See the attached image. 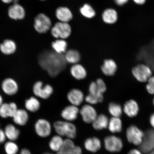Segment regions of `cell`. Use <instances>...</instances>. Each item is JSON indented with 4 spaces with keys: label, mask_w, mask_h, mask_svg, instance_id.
<instances>
[{
    "label": "cell",
    "mask_w": 154,
    "mask_h": 154,
    "mask_svg": "<svg viewBox=\"0 0 154 154\" xmlns=\"http://www.w3.org/2000/svg\"><path fill=\"white\" fill-rule=\"evenodd\" d=\"M38 60L40 66L52 77L57 75L66 65L65 55L55 51L44 52L40 54Z\"/></svg>",
    "instance_id": "obj_1"
},
{
    "label": "cell",
    "mask_w": 154,
    "mask_h": 154,
    "mask_svg": "<svg viewBox=\"0 0 154 154\" xmlns=\"http://www.w3.org/2000/svg\"><path fill=\"white\" fill-rule=\"evenodd\" d=\"M53 126L56 132L61 137L66 136L67 138L74 139L77 134L75 125L67 121H57L54 123Z\"/></svg>",
    "instance_id": "obj_2"
},
{
    "label": "cell",
    "mask_w": 154,
    "mask_h": 154,
    "mask_svg": "<svg viewBox=\"0 0 154 154\" xmlns=\"http://www.w3.org/2000/svg\"><path fill=\"white\" fill-rule=\"evenodd\" d=\"M133 75L136 79L140 82H147L152 75L151 68L148 65L140 63L136 65L132 69Z\"/></svg>",
    "instance_id": "obj_3"
},
{
    "label": "cell",
    "mask_w": 154,
    "mask_h": 154,
    "mask_svg": "<svg viewBox=\"0 0 154 154\" xmlns=\"http://www.w3.org/2000/svg\"><path fill=\"white\" fill-rule=\"evenodd\" d=\"M127 140L130 143L139 146L141 144L144 136V133L134 125H131L126 131Z\"/></svg>",
    "instance_id": "obj_4"
},
{
    "label": "cell",
    "mask_w": 154,
    "mask_h": 154,
    "mask_svg": "<svg viewBox=\"0 0 154 154\" xmlns=\"http://www.w3.org/2000/svg\"><path fill=\"white\" fill-rule=\"evenodd\" d=\"M104 144L105 149L112 153L120 152L123 147L122 140L114 135L106 137L104 140Z\"/></svg>",
    "instance_id": "obj_5"
},
{
    "label": "cell",
    "mask_w": 154,
    "mask_h": 154,
    "mask_svg": "<svg viewBox=\"0 0 154 154\" xmlns=\"http://www.w3.org/2000/svg\"><path fill=\"white\" fill-rule=\"evenodd\" d=\"M140 150L142 153L147 154L154 148V129H150L144 133V136Z\"/></svg>",
    "instance_id": "obj_6"
},
{
    "label": "cell",
    "mask_w": 154,
    "mask_h": 154,
    "mask_svg": "<svg viewBox=\"0 0 154 154\" xmlns=\"http://www.w3.org/2000/svg\"><path fill=\"white\" fill-rule=\"evenodd\" d=\"M51 32L54 37L65 39L70 35L71 28L67 23L60 22L55 24L52 28Z\"/></svg>",
    "instance_id": "obj_7"
},
{
    "label": "cell",
    "mask_w": 154,
    "mask_h": 154,
    "mask_svg": "<svg viewBox=\"0 0 154 154\" xmlns=\"http://www.w3.org/2000/svg\"><path fill=\"white\" fill-rule=\"evenodd\" d=\"M51 26V19L45 14H38L35 19V29L40 33H45L50 29Z\"/></svg>",
    "instance_id": "obj_8"
},
{
    "label": "cell",
    "mask_w": 154,
    "mask_h": 154,
    "mask_svg": "<svg viewBox=\"0 0 154 154\" xmlns=\"http://www.w3.org/2000/svg\"><path fill=\"white\" fill-rule=\"evenodd\" d=\"M35 130L36 134L40 137H47L51 134V125L47 120L39 119L35 124Z\"/></svg>",
    "instance_id": "obj_9"
},
{
    "label": "cell",
    "mask_w": 154,
    "mask_h": 154,
    "mask_svg": "<svg viewBox=\"0 0 154 154\" xmlns=\"http://www.w3.org/2000/svg\"><path fill=\"white\" fill-rule=\"evenodd\" d=\"M32 90L35 95L44 99L49 98L53 91L51 86L48 84L44 86L43 82L40 81L36 82L34 84Z\"/></svg>",
    "instance_id": "obj_10"
},
{
    "label": "cell",
    "mask_w": 154,
    "mask_h": 154,
    "mask_svg": "<svg viewBox=\"0 0 154 154\" xmlns=\"http://www.w3.org/2000/svg\"><path fill=\"white\" fill-rule=\"evenodd\" d=\"M89 94L86 96L87 102L91 104L101 103L103 100V94L98 90L96 82H92L89 86Z\"/></svg>",
    "instance_id": "obj_11"
},
{
    "label": "cell",
    "mask_w": 154,
    "mask_h": 154,
    "mask_svg": "<svg viewBox=\"0 0 154 154\" xmlns=\"http://www.w3.org/2000/svg\"><path fill=\"white\" fill-rule=\"evenodd\" d=\"M83 120L87 124H92L97 116L95 109L91 106L85 105L80 110Z\"/></svg>",
    "instance_id": "obj_12"
},
{
    "label": "cell",
    "mask_w": 154,
    "mask_h": 154,
    "mask_svg": "<svg viewBox=\"0 0 154 154\" xmlns=\"http://www.w3.org/2000/svg\"><path fill=\"white\" fill-rule=\"evenodd\" d=\"M2 88L6 94L12 96L18 92L19 88L18 84L14 80L8 78L5 79L2 82Z\"/></svg>",
    "instance_id": "obj_13"
},
{
    "label": "cell",
    "mask_w": 154,
    "mask_h": 154,
    "mask_svg": "<svg viewBox=\"0 0 154 154\" xmlns=\"http://www.w3.org/2000/svg\"><path fill=\"white\" fill-rule=\"evenodd\" d=\"M123 111L128 117L132 118L135 117L139 112V105L134 100H128L125 103Z\"/></svg>",
    "instance_id": "obj_14"
},
{
    "label": "cell",
    "mask_w": 154,
    "mask_h": 154,
    "mask_svg": "<svg viewBox=\"0 0 154 154\" xmlns=\"http://www.w3.org/2000/svg\"><path fill=\"white\" fill-rule=\"evenodd\" d=\"M18 109L15 103H3L0 106V116L4 119L12 117Z\"/></svg>",
    "instance_id": "obj_15"
},
{
    "label": "cell",
    "mask_w": 154,
    "mask_h": 154,
    "mask_svg": "<svg viewBox=\"0 0 154 154\" xmlns=\"http://www.w3.org/2000/svg\"><path fill=\"white\" fill-rule=\"evenodd\" d=\"M79 112V109L76 106L70 105L67 106L63 109L61 116L65 121L71 122L76 120Z\"/></svg>",
    "instance_id": "obj_16"
},
{
    "label": "cell",
    "mask_w": 154,
    "mask_h": 154,
    "mask_svg": "<svg viewBox=\"0 0 154 154\" xmlns=\"http://www.w3.org/2000/svg\"><path fill=\"white\" fill-rule=\"evenodd\" d=\"M101 140L97 137H94L86 139L84 142V146L88 151L95 153L99 151L101 147Z\"/></svg>",
    "instance_id": "obj_17"
},
{
    "label": "cell",
    "mask_w": 154,
    "mask_h": 154,
    "mask_svg": "<svg viewBox=\"0 0 154 154\" xmlns=\"http://www.w3.org/2000/svg\"><path fill=\"white\" fill-rule=\"evenodd\" d=\"M67 98L72 105L77 106L82 103L84 95L80 90L73 89L69 92L67 94Z\"/></svg>",
    "instance_id": "obj_18"
},
{
    "label": "cell",
    "mask_w": 154,
    "mask_h": 154,
    "mask_svg": "<svg viewBox=\"0 0 154 154\" xmlns=\"http://www.w3.org/2000/svg\"><path fill=\"white\" fill-rule=\"evenodd\" d=\"M117 65L112 59H106L104 61L101 67V70L103 74L107 76H112L116 72Z\"/></svg>",
    "instance_id": "obj_19"
},
{
    "label": "cell",
    "mask_w": 154,
    "mask_h": 154,
    "mask_svg": "<svg viewBox=\"0 0 154 154\" xmlns=\"http://www.w3.org/2000/svg\"><path fill=\"white\" fill-rule=\"evenodd\" d=\"M12 118L15 124L19 126H24L27 123L29 116L26 110L18 109Z\"/></svg>",
    "instance_id": "obj_20"
},
{
    "label": "cell",
    "mask_w": 154,
    "mask_h": 154,
    "mask_svg": "<svg viewBox=\"0 0 154 154\" xmlns=\"http://www.w3.org/2000/svg\"><path fill=\"white\" fill-rule=\"evenodd\" d=\"M8 14L11 18L15 20L22 19L24 18L25 12L22 7L17 4H15L9 8Z\"/></svg>",
    "instance_id": "obj_21"
},
{
    "label": "cell",
    "mask_w": 154,
    "mask_h": 154,
    "mask_svg": "<svg viewBox=\"0 0 154 154\" xmlns=\"http://www.w3.org/2000/svg\"><path fill=\"white\" fill-rule=\"evenodd\" d=\"M109 120L107 117L104 114L97 115L92 123V127L96 130H103L108 128Z\"/></svg>",
    "instance_id": "obj_22"
},
{
    "label": "cell",
    "mask_w": 154,
    "mask_h": 154,
    "mask_svg": "<svg viewBox=\"0 0 154 154\" xmlns=\"http://www.w3.org/2000/svg\"><path fill=\"white\" fill-rule=\"evenodd\" d=\"M118 18V13L114 9H106L103 13V20L106 23L110 24H115L117 22Z\"/></svg>",
    "instance_id": "obj_23"
},
{
    "label": "cell",
    "mask_w": 154,
    "mask_h": 154,
    "mask_svg": "<svg viewBox=\"0 0 154 154\" xmlns=\"http://www.w3.org/2000/svg\"><path fill=\"white\" fill-rule=\"evenodd\" d=\"M16 49V44L12 40H5L0 44V51L5 55L12 54L15 52Z\"/></svg>",
    "instance_id": "obj_24"
},
{
    "label": "cell",
    "mask_w": 154,
    "mask_h": 154,
    "mask_svg": "<svg viewBox=\"0 0 154 154\" xmlns=\"http://www.w3.org/2000/svg\"><path fill=\"white\" fill-rule=\"evenodd\" d=\"M57 18L61 22L67 23L72 18V12L66 7H61L58 8L56 11Z\"/></svg>",
    "instance_id": "obj_25"
},
{
    "label": "cell",
    "mask_w": 154,
    "mask_h": 154,
    "mask_svg": "<svg viewBox=\"0 0 154 154\" xmlns=\"http://www.w3.org/2000/svg\"><path fill=\"white\" fill-rule=\"evenodd\" d=\"M4 131L7 138L10 141H15L18 139L20 135V131L12 124L7 125Z\"/></svg>",
    "instance_id": "obj_26"
},
{
    "label": "cell",
    "mask_w": 154,
    "mask_h": 154,
    "mask_svg": "<svg viewBox=\"0 0 154 154\" xmlns=\"http://www.w3.org/2000/svg\"><path fill=\"white\" fill-rule=\"evenodd\" d=\"M122 122L120 117H112L109 120L108 128L112 133L120 132L122 130Z\"/></svg>",
    "instance_id": "obj_27"
},
{
    "label": "cell",
    "mask_w": 154,
    "mask_h": 154,
    "mask_svg": "<svg viewBox=\"0 0 154 154\" xmlns=\"http://www.w3.org/2000/svg\"><path fill=\"white\" fill-rule=\"evenodd\" d=\"M70 72L72 76L76 79H83L86 76L85 69L80 64H76L73 65L71 69Z\"/></svg>",
    "instance_id": "obj_28"
},
{
    "label": "cell",
    "mask_w": 154,
    "mask_h": 154,
    "mask_svg": "<svg viewBox=\"0 0 154 154\" xmlns=\"http://www.w3.org/2000/svg\"><path fill=\"white\" fill-rule=\"evenodd\" d=\"M62 137L57 135L51 138L49 142V147L52 151L57 152L61 149L64 141Z\"/></svg>",
    "instance_id": "obj_29"
},
{
    "label": "cell",
    "mask_w": 154,
    "mask_h": 154,
    "mask_svg": "<svg viewBox=\"0 0 154 154\" xmlns=\"http://www.w3.org/2000/svg\"><path fill=\"white\" fill-rule=\"evenodd\" d=\"M40 103L36 98L30 97L26 100L25 103V106L28 111L32 112L37 111L40 108Z\"/></svg>",
    "instance_id": "obj_30"
},
{
    "label": "cell",
    "mask_w": 154,
    "mask_h": 154,
    "mask_svg": "<svg viewBox=\"0 0 154 154\" xmlns=\"http://www.w3.org/2000/svg\"><path fill=\"white\" fill-rule=\"evenodd\" d=\"M65 59L67 62L76 64L80 60V55L78 51L70 50L66 52L65 55Z\"/></svg>",
    "instance_id": "obj_31"
},
{
    "label": "cell",
    "mask_w": 154,
    "mask_h": 154,
    "mask_svg": "<svg viewBox=\"0 0 154 154\" xmlns=\"http://www.w3.org/2000/svg\"><path fill=\"white\" fill-rule=\"evenodd\" d=\"M67 47V44L66 42L63 39L57 40L52 43V47L55 51L59 54L65 53Z\"/></svg>",
    "instance_id": "obj_32"
},
{
    "label": "cell",
    "mask_w": 154,
    "mask_h": 154,
    "mask_svg": "<svg viewBox=\"0 0 154 154\" xmlns=\"http://www.w3.org/2000/svg\"><path fill=\"white\" fill-rule=\"evenodd\" d=\"M109 111L112 117H120L122 115L123 109L119 104L111 103L109 106Z\"/></svg>",
    "instance_id": "obj_33"
},
{
    "label": "cell",
    "mask_w": 154,
    "mask_h": 154,
    "mask_svg": "<svg viewBox=\"0 0 154 154\" xmlns=\"http://www.w3.org/2000/svg\"><path fill=\"white\" fill-rule=\"evenodd\" d=\"M4 148L7 154H17L19 149L18 145L14 141L10 140L6 142Z\"/></svg>",
    "instance_id": "obj_34"
},
{
    "label": "cell",
    "mask_w": 154,
    "mask_h": 154,
    "mask_svg": "<svg viewBox=\"0 0 154 154\" xmlns=\"http://www.w3.org/2000/svg\"><path fill=\"white\" fill-rule=\"evenodd\" d=\"M75 146L72 139L67 138L64 140L62 148L60 150L66 152L69 154H72L73 150Z\"/></svg>",
    "instance_id": "obj_35"
},
{
    "label": "cell",
    "mask_w": 154,
    "mask_h": 154,
    "mask_svg": "<svg viewBox=\"0 0 154 154\" xmlns=\"http://www.w3.org/2000/svg\"><path fill=\"white\" fill-rule=\"evenodd\" d=\"M80 11L83 16L88 18H93L95 15V11L89 5H85L80 8Z\"/></svg>",
    "instance_id": "obj_36"
},
{
    "label": "cell",
    "mask_w": 154,
    "mask_h": 154,
    "mask_svg": "<svg viewBox=\"0 0 154 154\" xmlns=\"http://www.w3.org/2000/svg\"><path fill=\"white\" fill-rule=\"evenodd\" d=\"M147 82L146 87V90L150 95H154V76L150 77Z\"/></svg>",
    "instance_id": "obj_37"
},
{
    "label": "cell",
    "mask_w": 154,
    "mask_h": 154,
    "mask_svg": "<svg viewBox=\"0 0 154 154\" xmlns=\"http://www.w3.org/2000/svg\"><path fill=\"white\" fill-rule=\"evenodd\" d=\"M96 83L98 90L101 93L103 94L106 90V87L104 82L101 79H99L97 80Z\"/></svg>",
    "instance_id": "obj_38"
},
{
    "label": "cell",
    "mask_w": 154,
    "mask_h": 154,
    "mask_svg": "<svg viewBox=\"0 0 154 154\" xmlns=\"http://www.w3.org/2000/svg\"><path fill=\"white\" fill-rule=\"evenodd\" d=\"M6 138L4 130L0 129V144L4 143Z\"/></svg>",
    "instance_id": "obj_39"
},
{
    "label": "cell",
    "mask_w": 154,
    "mask_h": 154,
    "mask_svg": "<svg viewBox=\"0 0 154 154\" xmlns=\"http://www.w3.org/2000/svg\"><path fill=\"white\" fill-rule=\"evenodd\" d=\"M130 0H114V2L119 6H122L128 3Z\"/></svg>",
    "instance_id": "obj_40"
},
{
    "label": "cell",
    "mask_w": 154,
    "mask_h": 154,
    "mask_svg": "<svg viewBox=\"0 0 154 154\" xmlns=\"http://www.w3.org/2000/svg\"><path fill=\"white\" fill-rule=\"evenodd\" d=\"M72 154H82V150L79 146H75Z\"/></svg>",
    "instance_id": "obj_41"
},
{
    "label": "cell",
    "mask_w": 154,
    "mask_h": 154,
    "mask_svg": "<svg viewBox=\"0 0 154 154\" xmlns=\"http://www.w3.org/2000/svg\"><path fill=\"white\" fill-rule=\"evenodd\" d=\"M128 154H142V152L140 149H134L130 150Z\"/></svg>",
    "instance_id": "obj_42"
},
{
    "label": "cell",
    "mask_w": 154,
    "mask_h": 154,
    "mask_svg": "<svg viewBox=\"0 0 154 154\" xmlns=\"http://www.w3.org/2000/svg\"><path fill=\"white\" fill-rule=\"evenodd\" d=\"M134 2L138 5H143L146 3L147 0H132Z\"/></svg>",
    "instance_id": "obj_43"
},
{
    "label": "cell",
    "mask_w": 154,
    "mask_h": 154,
    "mask_svg": "<svg viewBox=\"0 0 154 154\" xmlns=\"http://www.w3.org/2000/svg\"><path fill=\"white\" fill-rule=\"evenodd\" d=\"M149 122L152 127L154 129V113H153L150 117Z\"/></svg>",
    "instance_id": "obj_44"
},
{
    "label": "cell",
    "mask_w": 154,
    "mask_h": 154,
    "mask_svg": "<svg viewBox=\"0 0 154 154\" xmlns=\"http://www.w3.org/2000/svg\"><path fill=\"white\" fill-rule=\"evenodd\" d=\"M19 154H31L30 151L26 149H24L21 150Z\"/></svg>",
    "instance_id": "obj_45"
},
{
    "label": "cell",
    "mask_w": 154,
    "mask_h": 154,
    "mask_svg": "<svg viewBox=\"0 0 154 154\" xmlns=\"http://www.w3.org/2000/svg\"><path fill=\"white\" fill-rule=\"evenodd\" d=\"M56 154H69L66 152H65L64 151H59L58 152H57Z\"/></svg>",
    "instance_id": "obj_46"
},
{
    "label": "cell",
    "mask_w": 154,
    "mask_h": 154,
    "mask_svg": "<svg viewBox=\"0 0 154 154\" xmlns=\"http://www.w3.org/2000/svg\"><path fill=\"white\" fill-rule=\"evenodd\" d=\"M3 2L6 3H9L14 1V0H2Z\"/></svg>",
    "instance_id": "obj_47"
},
{
    "label": "cell",
    "mask_w": 154,
    "mask_h": 154,
    "mask_svg": "<svg viewBox=\"0 0 154 154\" xmlns=\"http://www.w3.org/2000/svg\"><path fill=\"white\" fill-rule=\"evenodd\" d=\"M3 99L1 95H0V106L3 103Z\"/></svg>",
    "instance_id": "obj_48"
},
{
    "label": "cell",
    "mask_w": 154,
    "mask_h": 154,
    "mask_svg": "<svg viewBox=\"0 0 154 154\" xmlns=\"http://www.w3.org/2000/svg\"><path fill=\"white\" fill-rule=\"evenodd\" d=\"M147 154H154V148L152 151L151 152H149V153Z\"/></svg>",
    "instance_id": "obj_49"
},
{
    "label": "cell",
    "mask_w": 154,
    "mask_h": 154,
    "mask_svg": "<svg viewBox=\"0 0 154 154\" xmlns=\"http://www.w3.org/2000/svg\"><path fill=\"white\" fill-rule=\"evenodd\" d=\"M43 154H54L53 153H49V152H45V153H44Z\"/></svg>",
    "instance_id": "obj_50"
},
{
    "label": "cell",
    "mask_w": 154,
    "mask_h": 154,
    "mask_svg": "<svg viewBox=\"0 0 154 154\" xmlns=\"http://www.w3.org/2000/svg\"><path fill=\"white\" fill-rule=\"evenodd\" d=\"M153 104L154 106V98H153Z\"/></svg>",
    "instance_id": "obj_51"
},
{
    "label": "cell",
    "mask_w": 154,
    "mask_h": 154,
    "mask_svg": "<svg viewBox=\"0 0 154 154\" xmlns=\"http://www.w3.org/2000/svg\"><path fill=\"white\" fill-rule=\"evenodd\" d=\"M42 1H44V0H42Z\"/></svg>",
    "instance_id": "obj_52"
},
{
    "label": "cell",
    "mask_w": 154,
    "mask_h": 154,
    "mask_svg": "<svg viewBox=\"0 0 154 154\" xmlns=\"http://www.w3.org/2000/svg\"></svg>",
    "instance_id": "obj_53"
}]
</instances>
